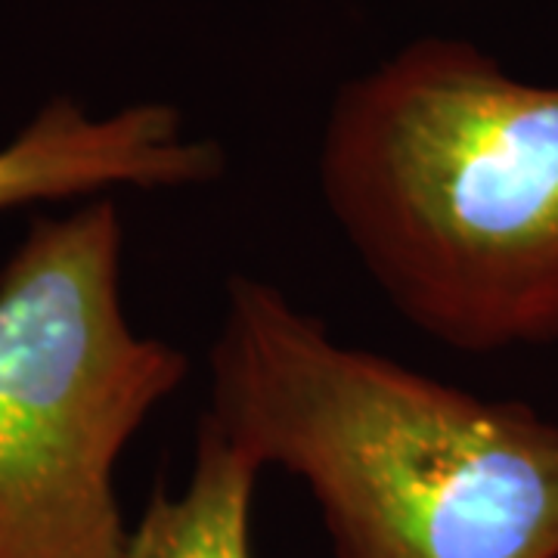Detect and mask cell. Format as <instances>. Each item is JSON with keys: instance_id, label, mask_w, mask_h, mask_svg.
Instances as JSON below:
<instances>
[{"instance_id": "1", "label": "cell", "mask_w": 558, "mask_h": 558, "mask_svg": "<svg viewBox=\"0 0 558 558\" xmlns=\"http://www.w3.org/2000/svg\"><path fill=\"white\" fill-rule=\"evenodd\" d=\"M205 418L307 484L339 558H558V422L341 344L274 282H227Z\"/></svg>"}, {"instance_id": "2", "label": "cell", "mask_w": 558, "mask_h": 558, "mask_svg": "<svg viewBox=\"0 0 558 558\" xmlns=\"http://www.w3.org/2000/svg\"><path fill=\"white\" fill-rule=\"evenodd\" d=\"M317 183L422 336L459 354L558 341V84L422 35L336 90Z\"/></svg>"}, {"instance_id": "3", "label": "cell", "mask_w": 558, "mask_h": 558, "mask_svg": "<svg viewBox=\"0 0 558 558\" xmlns=\"http://www.w3.org/2000/svg\"><path fill=\"white\" fill-rule=\"evenodd\" d=\"M116 202L38 220L0 270V558H124L116 465L190 360L137 336Z\"/></svg>"}, {"instance_id": "4", "label": "cell", "mask_w": 558, "mask_h": 558, "mask_svg": "<svg viewBox=\"0 0 558 558\" xmlns=\"http://www.w3.org/2000/svg\"><path fill=\"white\" fill-rule=\"evenodd\" d=\"M223 171V146L193 137L171 102H131L97 119L78 100L53 97L0 146V211L112 186H199Z\"/></svg>"}, {"instance_id": "5", "label": "cell", "mask_w": 558, "mask_h": 558, "mask_svg": "<svg viewBox=\"0 0 558 558\" xmlns=\"http://www.w3.org/2000/svg\"><path fill=\"white\" fill-rule=\"evenodd\" d=\"M260 469L258 459L202 416L183 494L156 490L124 558H252V497Z\"/></svg>"}]
</instances>
